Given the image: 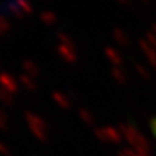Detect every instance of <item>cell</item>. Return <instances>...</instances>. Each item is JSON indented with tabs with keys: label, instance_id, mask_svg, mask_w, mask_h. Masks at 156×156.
Listing matches in <instances>:
<instances>
[{
	"label": "cell",
	"instance_id": "cell-1",
	"mask_svg": "<svg viewBox=\"0 0 156 156\" xmlns=\"http://www.w3.org/2000/svg\"><path fill=\"white\" fill-rule=\"evenodd\" d=\"M25 119L35 137L41 142H46L48 140V124L45 123L44 119L39 117L38 114H34L32 112H25Z\"/></svg>",
	"mask_w": 156,
	"mask_h": 156
},
{
	"label": "cell",
	"instance_id": "cell-2",
	"mask_svg": "<svg viewBox=\"0 0 156 156\" xmlns=\"http://www.w3.org/2000/svg\"><path fill=\"white\" fill-rule=\"evenodd\" d=\"M95 136L104 142V143H110V145H119L122 142L123 134L120 129H116L113 126H106V127H100L95 130Z\"/></svg>",
	"mask_w": 156,
	"mask_h": 156
},
{
	"label": "cell",
	"instance_id": "cell-3",
	"mask_svg": "<svg viewBox=\"0 0 156 156\" xmlns=\"http://www.w3.org/2000/svg\"><path fill=\"white\" fill-rule=\"evenodd\" d=\"M58 54L65 62H69V64H74L77 61V52L74 49V46H69V45H59L58 46Z\"/></svg>",
	"mask_w": 156,
	"mask_h": 156
},
{
	"label": "cell",
	"instance_id": "cell-4",
	"mask_svg": "<svg viewBox=\"0 0 156 156\" xmlns=\"http://www.w3.org/2000/svg\"><path fill=\"white\" fill-rule=\"evenodd\" d=\"M0 83H2V85H3L9 93H12V94H15L17 90H19L17 81L12 77V75H9V74H2V75H0Z\"/></svg>",
	"mask_w": 156,
	"mask_h": 156
},
{
	"label": "cell",
	"instance_id": "cell-5",
	"mask_svg": "<svg viewBox=\"0 0 156 156\" xmlns=\"http://www.w3.org/2000/svg\"><path fill=\"white\" fill-rule=\"evenodd\" d=\"M140 48H142V51L145 52V55L149 58V61H151V65L156 69V49H153L151 45L146 42V39H142L139 42Z\"/></svg>",
	"mask_w": 156,
	"mask_h": 156
},
{
	"label": "cell",
	"instance_id": "cell-6",
	"mask_svg": "<svg viewBox=\"0 0 156 156\" xmlns=\"http://www.w3.org/2000/svg\"><path fill=\"white\" fill-rule=\"evenodd\" d=\"M52 98L58 104V107H61L62 110H68L71 107V100L65 94H62V93H56V91L52 93Z\"/></svg>",
	"mask_w": 156,
	"mask_h": 156
},
{
	"label": "cell",
	"instance_id": "cell-7",
	"mask_svg": "<svg viewBox=\"0 0 156 156\" xmlns=\"http://www.w3.org/2000/svg\"><path fill=\"white\" fill-rule=\"evenodd\" d=\"M22 68H23V71L26 73V75H29V77H32V78H35V77H38L39 75V68H38V65L35 64V62H32V61H23L22 62Z\"/></svg>",
	"mask_w": 156,
	"mask_h": 156
},
{
	"label": "cell",
	"instance_id": "cell-8",
	"mask_svg": "<svg viewBox=\"0 0 156 156\" xmlns=\"http://www.w3.org/2000/svg\"><path fill=\"white\" fill-rule=\"evenodd\" d=\"M106 56L107 59L114 65H122L123 64V56L120 55V52L114 51L113 48H106Z\"/></svg>",
	"mask_w": 156,
	"mask_h": 156
},
{
	"label": "cell",
	"instance_id": "cell-9",
	"mask_svg": "<svg viewBox=\"0 0 156 156\" xmlns=\"http://www.w3.org/2000/svg\"><path fill=\"white\" fill-rule=\"evenodd\" d=\"M113 36H114V39L117 41V44H120V45H127L129 44L127 34H126V32H123L122 29H114Z\"/></svg>",
	"mask_w": 156,
	"mask_h": 156
},
{
	"label": "cell",
	"instance_id": "cell-10",
	"mask_svg": "<svg viewBox=\"0 0 156 156\" xmlns=\"http://www.w3.org/2000/svg\"><path fill=\"white\" fill-rule=\"evenodd\" d=\"M19 83H22L23 85H25V87L29 90V91H34V90L36 88V84H35L34 78L29 77V75H26V74H25V75L22 74V75L19 77Z\"/></svg>",
	"mask_w": 156,
	"mask_h": 156
},
{
	"label": "cell",
	"instance_id": "cell-11",
	"mask_svg": "<svg viewBox=\"0 0 156 156\" xmlns=\"http://www.w3.org/2000/svg\"><path fill=\"white\" fill-rule=\"evenodd\" d=\"M78 114H80V119H81L85 124H94V116H93V113L83 108V110H80Z\"/></svg>",
	"mask_w": 156,
	"mask_h": 156
},
{
	"label": "cell",
	"instance_id": "cell-12",
	"mask_svg": "<svg viewBox=\"0 0 156 156\" xmlns=\"http://www.w3.org/2000/svg\"><path fill=\"white\" fill-rule=\"evenodd\" d=\"M113 78L116 80L117 83L120 84V85H123V84H126V81H127V75L123 73L122 69H119V68H116V69H113Z\"/></svg>",
	"mask_w": 156,
	"mask_h": 156
},
{
	"label": "cell",
	"instance_id": "cell-13",
	"mask_svg": "<svg viewBox=\"0 0 156 156\" xmlns=\"http://www.w3.org/2000/svg\"><path fill=\"white\" fill-rule=\"evenodd\" d=\"M41 19H42V22L46 23V25H54V23L56 22L55 13H52V12H42V13H41Z\"/></svg>",
	"mask_w": 156,
	"mask_h": 156
},
{
	"label": "cell",
	"instance_id": "cell-14",
	"mask_svg": "<svg viewBox=\"0 0 156 156\" xmlns=\"http://www.w3.org/2000/svg\"><path fill=\"white\" fill-rule=\"evenodd\" d=\"M16 6L19 7V10L22 12L23 15L32 12V6H30V3H29L28 0H16Z\"/></svg>",
	"mask_w": 156,
	"mask_h": 156
},
{
	"label": "cell",
	"instance_id": "cell-15",
	"mask_svg": "<svg viewBox=\"0 0 156 156\" xmlns=\"http://www.w3.org/2000/svg\"><path fill=\"white\" fill-rule=\"evenodd\" d=\"M0 97H2V101L6 103V104H12L13 103V94L9 93L7 90H0Z\"/></svg>",
	"mask_w": 156,
	"mask_h": 156
},
{
	"label": "cell",
	"instance_id": "cell-16",
	"mask_svg": "<svg viewBox=\"0 0 156 156\" xmlns=\"http://www.w3.org/2000/svg\"><path fill=\"white\" fill-rule=\"evenodd\" d=\"M58 39H61L62 44H64V45H69V46H74V44H73V41H71V38H69L67 34H64V32H58Z\"/></svg>",
	"mask_w": 156,
	"mask_h": 156
},
{
	"label": "cell",
	"instance_id": "cell-17",
	"mask_svg": "<svg viewBox=\"0 0 156 156\" xmlns=\"http://www.w3.org/2000/svg\"><path fill=\"white\" fill-rule=\"evenodd\" d=\"M146 42L151 45L153 49H156V35L153 32H149V34L146 35Z\"/></svg>",
	"mask_w": 156,
	"mask_h": 156
},
{
	"label": "cell",
	"instance_id": "cell-18",
	"mask_svg": "<svg viewBox=\"0 0 156 156\" xmlns=\"http://www.w3.org/2000/svg\"><path fill=\"white\" fill-rule=\"evenodd\" d=\"M136 69H137V73H140V75H142L143 78H149V73H147V69H146L143 65L136 64Z\"/></svg>",
	"mask_w": 156,
	"mask_h": 156
},
{
	"label": "cell",
	"instance_id": "cell-19",
	"mask_svg": "<svg viewBox=\"0 0 156 156\" xmlns=\"http://www.w3.org/2000/svg\"><path fill=\"white\" fill-rule=\"evenodd\" d=\"M117 156H134L133 149H124V151L119 152V155Z\"/></svg>",
	"mask_w": 156,
	"mask_h": 156
},
{
	"label": "cell",
	"instance_id": "cell-20",
	"mask_svg": "<svg viewBox=\"0 0 156 156\" xmlns=\"http://www.w3.org/2000/svg\"><path fill=\"white\" fill-rule=\"evenodd\" d=\"M152 130H153V133L156 134V119L152 122Z\"/></svg>",
	"mask_w": 156,
	"mask_h": 156
},
{
	"label": "cell",
	"instance_id": "cell-21",
	"mask_svg": "<svg viewBox=\"0 0 156 156\" xmlns=\"http://www.w3.org/2000/svg\"><path fill=\"white\" fill-rule=\"evenodd\" d=\"M119 3L120 5H126V3H129V0H119Z\"/></svg>",
	"mask_w": 156,
	"mask_h": 156
},
{
	"label": "cell",
	"instance_id": "cell-22",
	"mask_svg": "<svg viewBox=\"0 0 156 156\" xmlns=\"http://www.w3.org/2000/svg\"><path fill=\"white\" fill-rule=\"evenodd\" d=\"M153 34H156V25H153V30H152Z\"/></svg>",
	"mask_w": 156,
	"mask_h": 156
},
{
	"label": "cell",
	"instance_id": "cell-23",
	"mask_svg": "<svg viewBox=\"0 0 156 156\" xmlns=\"http://www.w3.org/2000/svg\"><path fill=\"white\" fill-rule=\"evenodd\" d=\"M143 2H149V0H143Z\"/></svg>",
	"mask_w": 156,
	"mask_h": 156
}]
</instances>
